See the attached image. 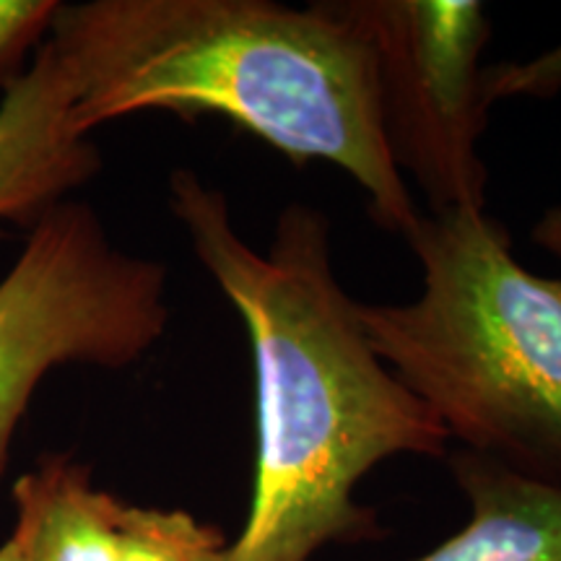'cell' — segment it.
<instances>
[{
	"label": "cell",
	"instance_id": "obj_3",
	"mask_svg": "<svg viewBox=\"0 0 561 561\" xmlns=\"http://www.w3.org/2000/svg\"><path fill=\"white\" fill-rule=\"evenodd\" d=\"M421 294L356 301L375 354L462 450L561 486V278L512 252L486 206L421 214Z\"/></svg>",
	"mask_w": 561,
	"mask_h": 561
},
{
	"label": "cell",
	"instance_id": "obj_11",
	"mask_svg": "<svg viewBox=\"0 0 561 561\" xmlns=\"http://www.w3.org/2000/svg\"><path fill=\"white\" fill-rule=\"evenodd\" d=\"M533 242L561 263V206L549 208L536 221V227H533Z\"/></svg>",
	"mask_w": 561,
	"mask_h": 561
},
{
	"label": "cell",
	"instance_id": "obj_1",
	"mask_svg": "<svg viewBox=\"0 0 561 561\" xmlns=\"http://www.w3.org/2000/svg\"><path fill=\"white\" fill-rule=\"evenodd\" d=\"M170 208L252 351L255 476L224 561H310L382 538L380 515L356 500L364 476L398 455L442 458L450 437L371 348L333 271L328 216L289 203L261 252L193 170L170 174Z\"/></svg>",
	"mask_w": 561,
	"mask_h": 561
},
{
	"label": "cell",
	"instance_id": "obj_9",
	"mask_svg": "<svg viewBox=\"0 0 561 561\" xmlns=\"http://www.w3.org/2000/svg\"><path fill=\"white\" fill-rule=\"evenodd\" d=\"M60 5L58 0H0V91L47 39Z\"/></svg>",
	"mask_w": 561,
	"mask_h": 561
},
{
	"label": "cell",
	"instance_id": "obj_5",
	"mask_svg": "<svg viewBox=\"0 0 561 561\" xmlns=\"http://www.w3.org/2000/svg\"><path fill=\"white\" fill-rule=\"evenodd\" d=\"M375 53L398 170L424 187L432 210L486 206V5L473 0H346Z\"/></svg>",
	"mask_w": 561,
	"mask_h": 561
},
{
	"label": "cell",
	"instance_id": "obj_6",
	"mask_svg": "<svg viewBox=\"0 0 561 561\" xmlns=\"http://www.w3.org/2000/svg\"><path fill=\"white\" fill-rule=\"evenodd\" d=\"M19 561H224L219 525L187 510L140 507L94 483L87 462L47 453L11 489Z\"/></svg>",
	"mask_w": 561,
	"mask_h": 561
},
{
	"label": "cell",
	"instance_id": "obj_2",
	"mask_svg": "<svg viewBox=\"0 0 561 561\" xmlns=\"http://www.w3.org/2000/svg\"><path fill=\"white\" fill-rule=\"evenodd\" d=\"M58 37L79 70L73 121L216 115L294 161H328L403 240L421 219L385 130L375 53L346 0L62 3Z\"/></svg>",
	"mask_w": 561,
	"mask_h": 561
},
{
	"label": "cell",
	"instance_id": "obj_4",
	"mask_svg": "<svg viewBox=\"0 0 561 561\" xmlns=\"http://www.w3.org/2000/svg\"><path fill=\"white\" fill-rule=\"evenodd\" d=\"M170 314L164 265L117 248L87 203L45 210L0 278V481L53 369L130 367L161 341Z\"/></svg>",
	"mask_w": 561,
	"mask_h": 561
},
{
	"label": "cell",
	"instance_id": "obj_12",
	"mask_svg": "<svg viewBox=\"0 0 561 561\" xmlns=\"http://www.w3.org/2000/svg\"><path fill=\"white\" fill-rule=\"evenodd\" d=\"M0 561H19V557H16V551H13L11 541H5L3 546H0Z\"/></svg>",
	"mask_w": 561,
	"mask_h": 561
},
{
	"label": "cell",
	"instance_id": "obj_7",
	"mask_svg": "<svg viewBox=\"0 0 561 561\" xmlns=\"http://www.w3.org/2000/svg\"><path fill=\"white\" fill-rule=\"evenodd\" d=\"M79 70L53 30L0 100V221L32 224L102 170L76 128Z\"/></svg>",
	"mask_w": 561,
	"mask_h": 561
},
{
	"label": "cell",
	"instance_id": "obj_10",
	"mask_svg": "<svg viewBox=\"0 0 561 561\" xmlns=\"http://www.w3.org/2000/svg\"><path fill=\"white\" fill-rule=\"evenodd\" d=\"M561 91V45L551 47L536 58L523 62H496L486 66V96L489 102L500 100H546Z\"/></svg>",
	"mask_w": 561,
	"mask_h": 561
},
{
	"label": "cell",
	"instance_id": "obj_8",
	"mask_svg": "<svg viewBox=\"0 0 561 561\" xmlns=\"http://www.w3.org/2000/svg\"><path fill=\"white\" fill-rule=\"evenodd\" d=\"M453 473L471 517L416 561H561V486L468 450Z\"/></svg>",
	"mask_w": 561,
	"mask_h": 561
}]
</instances>
